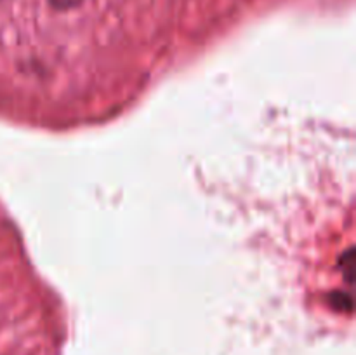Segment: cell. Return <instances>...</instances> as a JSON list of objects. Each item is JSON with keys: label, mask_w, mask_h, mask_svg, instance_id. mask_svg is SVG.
I'll use <instances>...</instances> for the list:
<instances>
[{"label": "cell", "mask_w": 356, "mask_h": 355, "mask_svg": "<svg viewBox=\"0 0 356 355\" xmlns=\"http://www.w3.org/2000/svg\"><path fill=\"white\" fill-rule=\"evenodd\" d=\"M49 3H51L54 9L66 10V9H73V7L80 6V3H82V0H49Z\"/></svg>", "instance_id": "6da1fadb"}]
</instances>
